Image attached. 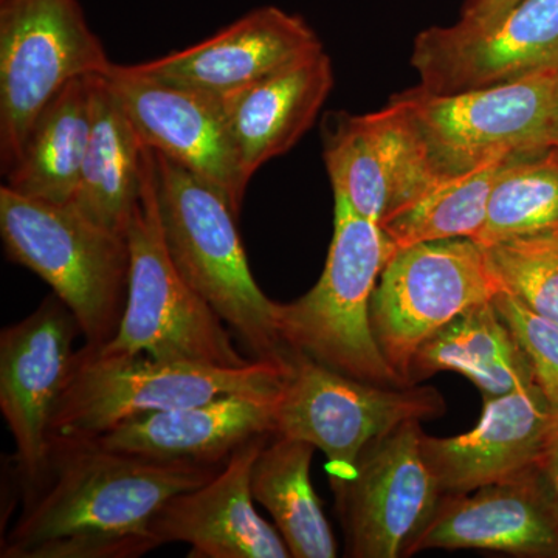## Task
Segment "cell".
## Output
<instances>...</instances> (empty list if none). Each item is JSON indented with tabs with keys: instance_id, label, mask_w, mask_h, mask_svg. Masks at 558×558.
<instances>
[{
	"instance_id": "obj_8",
	"label": "cell",
	"mask_w": 558,
	"mask_h": 558,
	"mask_svg": "<svg viewBox=\"0 0 558 558\" xmlns=\"http://www.w3.org/2000/svg\"><path fill=\"white\" fill-rule=\"evenodd\" d=\"M289 363L274 436L306 440L322 450L336 495L354 478L360 453L371 440L444 411L442 396L435 388L354 379L301 352L290 351Z\"/></svg>"
},
{
	"instance_id": "obj_14",
	"label": "cell",
	"mask_w": 558,
	"mask_h": 558,
	"mask_svg": "<svg viewBox=\"0 0 558 558\" xmlns=\"http://www.w3.org/2000/svg\"><path fill=\"white\" fill-rule=\"evenodd\" d=\"M105 76L143 145L215 186L240 218L250 180L222 100L156 78L135 65L112 64Z\"/></svg>"
},
{
	"instance_id": "obj_7",
	"label": "cell",
	"mask_w": 558,
	"mask_h": 558,
	"mask_svg": "<svg viewBox=\"0 0 558 558\" xmlns=\"http://www.w3.org/2000/svg\"><path fill=\"white\" fill-rule=\"evenodd\" d=\"M558 72L486 87L436 95L411 89L396 95L442 179L492 161L532 157L558 148Z\"/></svg>"
},
{
	"instance_id": "obj_12",
	"label": "cell",
	"mask_w": 558,
	"mask_h": 558,
	"mask_svg": "<svg viewBox=\"0 0 558 558\" xmlns=\"http://www.w3.org/2000/svg\"><path fill=\"white\" fill-rule=\"evenodd\" d=\"M411 65L418 89L436 95L558 72V0H521L494 24L427 28L414 40Z\"/></svg>"
},
{
	"instance_id": "obj_18",
	"label": "cell",
	"mask_w": 558,
	"mask_h": 558,
	"mask_svg": "<svg viewBox=\"0 0 558 558\" xmlns=\"http://www.w3.org/2000/svg\"><path fill=\"white\" fill-rule=\"evenodd\" d=\"M318 49H323L322 43L303 17L277 7H260L196 46L135 68L222 98Z\"/></svg>"
},
{
	"instance_id": "obj_1",
	"label": "cell",
	"mask_w": 558,
	"mask_h": 558,
	"mask_svg": "<svg viewBox=\"0 0 558 558\" xmlns=\"http://www.w3.org/2000/svg\"><path fill=\"white\" fill-rule=\"evenodd\" d=\"M38 483L24 488L2 558H135L157 549L149 526L168 499L223 465L163 462L101 446L51 439Z\"/></svg>"
},
{
	"instance_id": "obj_21",
	"label": "cell",
	"mask_w": 558,
	"mask_h": 558,
	"mask_svg": "<svg viewBox=\"0 0 558 558\" xmlns=\"http://www.w3.org/2000/svg\"><path fill=\"white\" fill-rule=\"evenodd\" d=\"M332 86V62L318 49L220 98L248 180L311 130Z\"/></svg>"
},
{
	"instance_id": "obj_3",
	"label": "cell",
	"mask_w": 558,
	"mask_h": 558,
	"mask_svg": "<svg viewBox=\"0 0 558 558\" xmlns=\"http://www.w3.org/2000/svg\"><path fill=\"white\" fill-rule=\"evenodd\" d=\"M392 253L380 226L336 197L332 242L317 284L292 303H275L286 348L354 379L409 387L385 359L371 326V299Z\"/></svg>"
},
{
	"instance_id": "obj_6",
	"label": "cell",
	"mask_w": 558,
	"mask_h": 558,
	"mask_svg": "<svg viewBox=\"0 0 558 558\" xmlns=\"http://www.w3.org/2000/svg\"><path fill=\"white\" fill-rule=\"evenodd\" d=\"M126 238L131 271L123 318L116 337L94 348L106 354H148L222 368L248 365L253 359L242 357L229 326L191 288L171 258L157 204L154 153L148 146L142 191Z\"/></svg>"
},
{
	"instance_id": "obj_19",
	"label": "cell",
	"mask_w": 558,
	"mask_h": 558,
	"mask_svg": "<svg viewBox=\"0 0 558 558\" xmlns=\"http://www.w3.org/2000/svg\"><path fill=\"white\" fill-rule=\"evenodd\" d=\"M537 384L484 399L475 428L454 438H422V450L444 495L469 494L537 465L553 422Z\"/></svg>"
},
{
	"instance_id": "obj_25",
	"label": "cell",
	"mask_w": 558,
	"mask_h": 558,
	"mask_svg": "<svg viewBox=\"0 0 558 558\" xmlns=\"http://www.w3.org/2000/svg\"><path fill=\"white\" fill-rule=\"evenodd\" d=\"M274 438L253 464V498L269 510L290 557H336V538L311 483L315 446L306 440Z\"/></svg>"
},
{
	"instance_id": "obj_20",
	"label": "cell",
	"mask_w": 558,
	"mask_h": 558,
	"mask_svg": "<svg viewBox=\"0 0 558 558\" xmlns=\"http://www.w3.org/2000/svg\"><path fill=\"white\" fill-rule=\"evenodd\" d=\"M281 396H223L143 414L90 439L153 461L226 465L248 440L275 435Z\"/></svg>"
},
{
	"instance_id": "obj_30",
	"label": "cell",
	"mask_w": 558,
	"mask_h": 558,
	"mask_svg": "<svg viewBox=\"0 0 558 558\" xmlns=\"http://www.w3.org/2000/svg\"><path fill=\"white\" fill-rule=\"evenodd\" d=\"M548 438L537 462L538 472L542 473L554 501L558 508V411L553 410Z\"/></svg>"
},
{
	"instance_id": "obj_17",
	"label": "cell",
	"mask_w": 558,
	"mask_h": 558,
	"mask_svg": "<svg viewBox=\"0 0 558 558\" xmlns=\"http://www.w3.org/2000/svg\"><path fill=\"white\" fill-rule=\"evenodd\" d=\"M427 549L558 557V508L537 465L469 494L444 495L409 556Z\"/></svg>"
},
{
	"instance_id": "obj_29",
	"label": "cell",
	"mask_w": 558,
	"mask_h": 558,
	"mask_svg": "<svg viewBox=\"0 0 558 558\" xmlns=\"http://www.w3.org/2000/svg\"><path fill=\"white\" fill-rule=\"evenodd\" d=\"M495 306L526 352L535 384L558 411V323L529 311L519 300L501 292Z\"/></svg>"
},
{
	"instance_id": "obj_26",
	"label": "cell",
	"mask_w": 558,
	"mask_h": 558,
	"mask_svg": "<svg viewBox=\"0 0 558 558\" xmlns=\"http://www.w3.org/2000/svg\"><path fill=\"white\" fill-rule=\"evenodd\" d=\"M498 160L465 174L444 179L409 207L380 223L396 250L421 242L475 238L487 218L488 199L508 161Z\"/></svg>"
},
{
	"instance_id": "obj_9",
	"label": "cell",
	"mask_w": 558,
	"mask_h": 558,
	"mask_svg": "<svg viewBox=\"0 0 558 558\" xmlns=\"http://www.w3.org/2000/svg\"><path fill=\"white\" fill-rule=\"evenodd\" d=\"M78 0H0V161L5 174L40 110L70 81L106 75Z\"/></svg>"
},
{
	"instance_id": "obj_33",
	"label": "cell",
	"mask_w": 558,
	"mask_h": 558,
	"mask_svg": "<svg viewBox=\"0 0 558 558\" xmlns=\"http://www.w3.org/2000/svg\"><path fill=\"white\" fill-rule=\"evenodd\" d=\"M553 236L558 241V234H553Z\"/></svg>"
},
{
	"instance_id": "obj_5",
	"label": "cell",
	"mask_w": 558,
	"mask_h": 558,
	"mask_svg": "<svg viewBox=\"0 0 558 558\" xmlns=\"http://www.w3.org/2000/svg\"><path fill=\"white\" fill-rule=\"evenodd\" d=\"M0 234L7 256L53 289L90 347L116 337L126 306L128 238L86 218L72 204H51L0 189Z\"/></svg>"
},
{
	"instance_id": "obj_31",
	"label": "cell",
	"mask_w": 558,
	"mask_h": 558,
	"mask_svg": "<svg viewBox=\"0 0 558 558\" xmlns=\"http://www.w3.org/2000/svg\"><path fill=\"white\" fill-rule=\"evenodd\" d=\"M520 2L521 0H468L459 21L472 25L494 24Z\"/></svg>"
},
{
	"instance_id": "obj_10",
	"label": "cell",
	"mask_w": 558,
	"mask_h": 558,
	"mask_svg": "<svg viewBox=\"0 0 558 558\" xmlns=\"http://www.w3.org/2000/svg\"><path fill=\"white\" fill-rule=\"evenodd\" d=\"M502 292L486 247L472 238L396 250L371 299V326L389 365L409 387L422 344L459 315Z\"/></svg>"
},
{
	"instance_id": "obj_13",
	"label": "cell",
	"mask_w": 558,
	"mask_h": 558,
	"mask_svg": "<svg viewBox=\"0 0 558 558\" xmlns=\"http://www.w3.org/2000/svg\"><path fill=\"white\" fill-rule=\"evenodd\" d=\"M78 322L57 295L0 332V411L13 436L22 490L50 457V425L72 373Z\"/></svg>"
},
{
	"instance_id": "obj_4",
	"label": "cell",
	"mask_w": 558,
	"mask_h": 558,
	"mask_svg": "<svg viewBox=\"0 0 558 558\" xmlns=\"http://www.w3.org/2000/svg\"><path fill=\"white\" fill-rule=\"evenodd\" d=\"M290 363L252 360L238 368L106 354L84 344L50 425L51 439H90L143 414L231 395L281 396Z\"/></svg>"
},
{
	"instance_id": "obj_27",
	"label": "cell",
	"mask_w": 558,
	"mask_h": 558,
	"mask_svg": "<svg viewBox=\"0 0 558 558\" xmlns=\"http://www.w3.org/2000/svg\"><path fill=\"white\" fill-rule=\"evenodd\" d=\"M558 234V148L508 161L499 172L483 229V247Z\"/></svg>"
},
{
	"instance_id": "obj_28",
	"label": "cell",
	"mask_w": 558,
	"mask_h": 558,
	"mask_svg": "<svg viewBox=\"0 0 558 558\" xmlns=\"http://www.w3.org/2000/svg\"><path fill=\"white\" fill-rule=\"evenodd\" d=\"M502 292L542 317L558 323V241L520 238L486 247Z\"/></svg>"
},
{
	"instance_id": "obj_23",
	"label": "cell",
	"mask_w": 558,
	"mask_h": 558,
	"mask_svg": "<svg viewBox=\"0 0 558 558\" xmlns=\"http://www.w3.org/2000/svg\"><path fill=\"white\" fill-rule=\"evenodd\" d=\"M97 76L70 81L40 110L5 172L9 189L51 204L72 202L89 145Z\"/></svg>"
},
{
	"instance_id": "obj_15",
	"label": "cell",
	"mask_w": 558,
	"mask_h": 558,
	"mask_svg": "<svg viewBox=\"0 0 558 558\" xmlns=\"http://www.w3.org/2000/svg\"><path fill=\"white\" fill-rule=\"evenodd\" d=\"M325 159L333 196L377 226L444 180L398 98L377 112L339 117Z\"/></svg>"
},
{
	"instance_id": "obj_2",
	"label": "cell",
	"mask_w": 558,
	"mask_h": 558,
	"mask_svg": "<svg viewBox=\"0 0 558 558\" xmlns=\"http://www.w3.org/2000/svg\"><path fill=\"white\" fill-rule=\"evenodd\" d=\"M154 153V179L165 242L191 288L252 352L253 359L289 362L275 325V301L250 271L236 216L215 186Z\"/></svg>"
},
{
	"instance_id": "obj_22",
	"label": "cell",
	"mask_w": 558,
	"mask_h": 558,
	"mask_svg": "<svg viewBox=\"0 0 558 558\" xmlns=\"http://www.w3.org/2000/svg\"><path fill=\"white\" fill-rule=\"evenodd\" d=\"M143 168L145 145L106 76L98 75L89 145L70 204L98 226L126 236Z\"/></svg>"
},
{
	"instance_id": "obj_11",
	"label": "cell",
	"mask_w": 558,
	"mask_h": 558,
	"mask_svg": "<svg viewBox=\"0 0 558 558\" xmlns=\"http://www.w3.org/2000/svg\"><path fill=\"white\" fill-rule=\"evenodd\" d=\"M418 421L371 440L354 478L337 497L348 556L407 557L444 494L422 450Z\"/></svg>"
},
{
	"instance_id": "obj_24",
	"label": "cell",
	"mask_w": 558,
	"mask_h": 558,
	"mask_svg": "<svg viewBox=\"0 0 558 558\" xmlns=\"http://www.w3.org/2000/svg\"><path fill=\"white\" fill-rule=\"evenodd\" d=\"M439 371L468 377L484 399L535 384L526 352L494 301L465 311L422 344L411 365L410 384L416 385Z\"/></svg>"
},
{
	"instance_id": "obj_32",
	"label": "cell",
	"mask_w": 558,
	"mask_h": 558,
	"mask_svg": "<svg viewBox=\"0 0 558 558\" xmlns=\"http://www.w3.org/2000/svg\"><path fill=\"white\" fill-rule=\"evenodd\" d=\"M556 131L558 140V80H557V92H556Z\"/></svg>"
},
{
	"instance_id": "obj_16",
	"label": "cell",
	"mask_w": 558,
	"mask_h": 558,
	"mask_svg": "<svg viewBox=\"0 0 558 558\" xmlns=\"http://www.w3.org/2000/svg\"><path fill=\"white\" fill-rule=\"evenodd\" d=\"M270 438L248 440L208 483L168 499L149 526L157 548L185 543L191 558L290 557L284 539L253 506V464Z\"/></svg>"
}]
</instances>
